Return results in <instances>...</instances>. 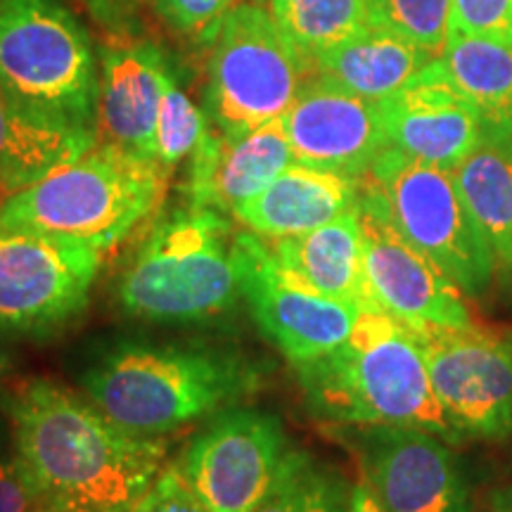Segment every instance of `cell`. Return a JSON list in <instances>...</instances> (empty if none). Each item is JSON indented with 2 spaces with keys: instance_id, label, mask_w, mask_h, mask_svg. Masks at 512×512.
Segmentation results:
<instances>
[{
  "instance_id": "1",
  "label": "cell",
  "mask_w": 512,
  "mask_h": 512,
  "mask_svg": "<svg viewBox=\"0 0 512 512\" xmlns=\"http://www.w3.org/2000/svg\"><path fill=\"white\" fill-rule=\"evenodd\" d=\"M15 453L48 498L131 512L164 467L169 446L121 427L93 401L31 380L8 403Z\"/></svg>"
},
{
  "instance_id": "2",
  "label": "cell",
  "mask_w": 512,
  "mask_h": 512,
  "mask_svg": "<svg viewBox=\"0 0 512 512\" xmlns=\"http://www.w3.org/2000/svg\"><path fill=\"white\" fill-rule=\"evenodd\" d=\"M294 370L306 411L325 425L418 427L465 441L434 394L413 330L392 313L361 311L337 349Z\"/></svg>"
},
{
  "instance_id": "3",
  "label": "cell",
  "mask_w": 512,
  "mask_h": 512,
  "mask_svg": "<svg viewBox=\"0 0 512 512\" xmlns=\"http://www.w3.org/2000/svg\"><path fill=\"white\" fill-rule=\"evenodd\" d=\"M81 382L88 399L121 427L159 437L254 394L261 368L235 351L121 344Z\"/></svg>"
},
{
  "instance_id": "4",
  "label": "cell",
  "mask_w": 512,
  "mask_h": 512,
  "mask_svg": "<svg viewBox=\"0 0 512 512\" xmlns=\"http://www.w3.org/2000/svg\"><path fill=\"white\" fill-rule=\"evenodd\" d=\"M169 174L112 143L55 166L0 204V226H19L112 249L155 214Z\"/></svg>"
},
{
  "instance_id": "5",
  "label": "cell",
  "mask_w": 512,
  "mask_h": 512,
  "mask_svg": "<svg viewBox=\"0 0 512 512\" xmlns=\"http://www.w3.org/2000/svg\"><path fill=\"white\" fill-rule=\"evenodd\" d=\"M238 299L233 223L195 204L159 219L119 280L121 309L155 323L226 316Z\"/></svg>"
},
{
  "instance_id": "6",
  "label": "cell",
  "mask_w": 512,
  "mask_h": 512,
  "mask_svg": "<svg viewBox=\"0 0 512 512\" xmlns=\"http://www.w3.org/2000/svg\"><path fill=\"white\" fill-rule=\"evenodd\" d=\"M0 83L50 117L98 131L93 43L62 0H0Z\"/></svg>"
},
{
  "instance_id": "7",
  "label": "cell",
  "mask_w": 512,
  "mask_h": 512,
  "mask_svg": "<svg viewBox=\"0 0 512 512\" xmlns=\"http://www.w3.org/2000/svg\"><path fill=\"white\" fill-rule=\"evenodd\" d=\"M368 176L382 190L389 219L467 297H484L496 266L482 230L465 207L453 171L418 162L389 145Z\"/></svg>"
},
{
  "instance_id": "8",
  "label": "cell",
  "mask_w": 512,
  "mask_h": 512,
  "mask_svg": "<svg viewBox=\"0 0 512 512\" xmlns=\"http://www.w3.org/2000/svg\"><path fill=\"white\" fill-rule=\"evenodd\" d=\"M309 76L271 15L240 3L223 19L211 50L207 114L216 131H252L283 119Z\"/></svg>"
},
{
  "instance_id": "9",
  "label": "cell",
  "mask_w": 512,
  "mask_h": 512,
  "mask_svg": "<svg viewBox=\"0 0 512 512\" xmlns=\"http://www.w3.org/2000/svg\"><path fill=\"white\" fill-rule=\"evenodd\" d=\"M100 249L41 230L0 226V328L50 335L88 306Z\"/></svg>"
},
{
  "instance_id": "10",
  "label": "cell",
  "mask_w": 512,
  "mask_h": 512,
  "mask_svg": "<svg viewBox=\"0 0 512 512\" xmlns=\"http://www.w3.org/2000/svg\"><path fill=\"white\" fill-rule=\"evenodd\" d=\"M434 394L467 439L512 437V330L422 325L411 328Z\"/></svg>"
},
{
  "instance_id": "11",
  "label": "cell",
  "mask_w": 512,
  "mask_h": 512,
  "mask_svg": "<svg viewBox=\"0 0 512 512\" xmlns=\"http://www.w3.org/2000/svg\"><path fill=\"white\" fill-rule=\"evenodd\" d=\"M384 512H472L475 494L448 441L418 427L335 425Z\"/></svg>"
},
{
  "instance_id": "12",
  "label": "cell",
  "mask_w": 512,
  "mask_h": 512,
  "mask_svg": "<svg viewBox=\"0 0 512 512\" xmlns=\"http://www.w3.org/2000/svg\"><path fill=\"white\" fill-rule=\"evenodd\" d=\"M290 451L280 418L233 408L190 441L178 465L211 512H252L271 491Z\"/></svg>"
},
{
  "instance_id": "13",
  "label": "cell",
  "mask_w": 512,
  "mask_h": 512,
  "mask_svg": "<svg viewBox=\"0 0 512 512\" xmlns=\"http://www.w3.org/2000/svg\"><path fill=\"white\" fill-rule=\"evenodd\" d=\"M235 259L256 325L294 368L330 354L351 335L361 309L292 283L252 230L235 233Z\"/></svg>"
},
{
  "instance_id": "14",
  "label": "cell",
  "mask_w": 512,
  "mask_h": 512,
  "mask_svg": "<svg viewBox=\"0 0 512 512\" xmlns=\"http://www.w3.org/2000/svg\"><path fill=\"white\" fill-rule=\"evenodd\" d=\"M356 209L368 285L377 306L408 328L470 325L463 292L394 228L382 190L368 174L361 178Z\"/></svg>"
},
{
  "instance_id": "15",
  "label": "cell",
  "mask_w": 512,
  "mask_h": 512,
  "mask_svg": "<svg viewBox=\"0 0 512 512\" xmlns=\"http://www.w3.org/2000/svg\"><path fill=\"white\" fill-rule=\"evenodd\" d=\"M294 162L363 178L389 147L380 102L311 74L283 117Z\"/></svg>"
},
{
  "instance_id": "16",
  "label": "cell",
  "mask_w": 512,
  "mask_h": 512,
  "mask_svg": "<svg viewBox=\"0 0 512 512\" xmlns=\"http://www.w3.org/2000/svg\"><path fill=\"white\" fill-rule=\"evenodd\" d=\"M389 145L418 162L458 169L484 140V124L434 57L401 91L380 100Z\"/></svg>"
},
{
  "instance_id": "17",
  "label": "cell",
  "mask_w": 512,
  "mask_h": 512,
  "mask_svg": "<svg viewBox=\"0 0 512 512\" xmlns=\"http://www.w3.org/2000/svg\"><path fill=\"white\" fill-rule=\"evenodd\" d=\"M190 157V204L233 216L294 164L283 119L245 133L207 128Z\"/></svg>"
},
{
  "instance_id": "18",
  "label": "cell",
  "mask_w": 512,
  "mask_h": 512,
  "mask_svg": "<svg viewBox=\"0 0 512 512\" xmlns=\"http://www.w3.org/2000/svg\"><path fill=\"white\" fill-rule=\"evenodd\" d=\"M166 74L169 62L155 43L100 50L98 133L105 143L155 159L157 112Z\"/></svg>"
},
{
  "instance_id": "19",
  "label": "cell",
  "mask_w": 512,
  "mask_h": 512,
  "mask_svg": "<svg viewBox=\"0 0 512 512\" xmlns=\"http://www.w3.org/2000/svg\"><path fill=\"white\" fill-rule=\"evenodd\" d=\"M356 207L311 233L264 238V242L275 264L292 283L323 297L347 302L361 311H375L380 306L368 285Z\"/></svg>"
},
{
  "instance_id": "20",
  "label": "cell",
  "mask_w": 512,
  "mask_h": 512,
  "mask_svg": "<svg viewBox=\"0 0 512 512\" xmlns=\"http://www.w3.org/2000/svg\"><path fill=\"white\" fill-rule=\"evenodd\" d=\"M361 178L294 162L242 204L235 219L259 238H292L339 219L358 204Z\"/></svg>"
},
{
  "instance_id": "21",
  "label": "cell",
  "mask_w": 512,
  "mask_h": 512,
  "mask_svg": "<svg viewBox=\"0 0 512 512\" xmlns=\"http://www.w3.org/2000/svg\"><path fill=\"white\" fill-rule=\"evenodd\" d=\"M98 145V131L50 117L0 83V202Z\"/></svg>"
},
{
  "instance_id": "22",
  "label": "cell",
  "mask_w": 512,
  "mask_h": 512,
  "mask_svg": "<svg viewBox=\"0 0 512 512\" xmlns=\"http://www.w3.org/2000/svg\"><path fill=\"white\" fill-rule=\"evenodd\" d=\"M432 60L434 57L411 38L373 24L349 41L318 55L313 74L380 102L401 91Z\"/></svg>"
},
{
  "instance_id": "23",
  "label": "cell",
  "mask_w": 512,
  "mask_h": 512,
  "mask_svg": "<svg viewBox=\"0 0 512 512\" xmlns=\"http://www.w3.org/2000/svg\"><path fill=\"white\" fill-rule=\"evenodd\" d=\"M453 178L491 249L498 283L512 292V136H486Z\"/></svg>"
},
{
  "instance_id": "24",
  "label": "cell",
  "mask_w": 512,
  "mask_h": 512,
  "mask_svg": "<svg viewBox=\"0 0 512 512\" xmlns=\"http://www.w3.org/2000/svg\"><path fill=\"white\" fill-rule=\"evenodd\" d=\"M439 60L458 91L477 110L486 136H512L510 43L451 31Z\"/></svg>"
},
{
  "instance_id": "25",
  "label": "cell",
  "mask_w": 512,
  "mask_h": 512,
  "mask_svg": "<svg viewBox=\"0 0 512 512\" xmlns=\"http://www.w3.org/2000/svg\"><path fill=\"white\" fill-rule=\"evenodd\" d=\"M266 12L311 74L318 55L373 27L368 0H266Z\"/></svg>"
},
{
  "instance_id": "26",
  "label": "cell",
  "mask_w": 512,
  "mask_h": 512,
  "mask_svg": "<svg viewBox=\"0 0 512 512\" xmlns=\"http://www.w3.org/2000/svg\"><path fill=\"white\" fill-rule=\"evenodd\" d=\"M351 484L337 467L292 448L271 491L252 512H347Z\"/></svg>"
},
{
  "instance_id": "27",
  "label": "cell",
  "mask_w": 512,
  "mask_h": 512,
  "mask_svg": "<svg viewBox=\"0 0 512 512\" xmlns=\"http://www.w3.org/2000/svg\"><path fill=\"white\" fill-rule=\"evenodd\" d=\"M204 133H207V114H204L190 95L178 86L176 76L166 74L162 100H159L157 128H155V159L166 174L176 164L195 152Z\"/></svg>"
},
{
  "instance_id": "28",
  "label": "cell",
  "mask_w": 512,
  "mask_h": 512,
  "mask_svg": "<svg viewBox=\"0 0 512 512\" xmlns=\"http://www.w3.org/2000/svg\"><path fill=\"white\" fill-rule=\"evenodd\" d=\"M370 19L439 57L451 34V0H368Z\"/></svg>"
},
{
  "instance_id": "29",
  "label": "cell",
  "mask_w": 512,
  "mask_h": 512,
  "mask_svg": "<svg viewBox=\"0 0 512 512\" xmlns=\"http://www.w3.org/2000/svg\"><path fill=\"white\" fill-rule=\"evenodd\" d=\"M150 3L171 29L202 46L216 41L223 19L235 8V0H150Z\"/></svg>"
},
{
  "instance_id": "30",
  "label": "cell",
  "mask_w": 512,
  "mask_h": 512,
  "mask_svg": "<svg viewBox=\"0 0 512 512\" xmlns=\"http://www.w3.org/2000/svg\"><path fill=\"white\" fill-rule=\"evenodd\" d=\"M451 31L512 46V0H451Z\"/></svg>"
},
{
  "instance_id": "31",
  "label": "cell",
  "mask_w": 512,
  "mask_h": 512,
  "mask_svg": "<svg viewBox=\"0 0 512 512\" xmlns=\"http://www.w3.org/2000/svg\"><path fill=\"white\" fill-rule=\"evenodd\" d=\"M131 512H211L192 491L188 479L181 472V465L174 463L162 467L150 489L138 498Z\"/></svg>"
},
{
  "instance_id": "32",
  "label": "cell",
  "mask_w": 512,
  "mask_h": 512,
  "mask_svg": "<svg viewBox=\"0 0 512 512\" xmlns=\"http://www.w3.org/2000/svg\"><path fill=\"white\" fill-rule=\"evenodd\" d=\"M48 501L17 453L0 448V512H38Z\"/></svg>"
},
{
  "instance_id": "33",
  "label": "cell",
  "mask_w": 512,
  "mask_h": 512,
  "mask_svg": "<svg viewBox=\"0 0 512 512\" xmlns=\"http://www.w3.org/2000/svg\"><path fill=\"white\" fill-rule=\"evenodd\" d=\"M472 512H512V482L491 486L475 498Z\"/></svg>"
},
{
  "instance_id": "34",
  "label": "cell",
  "mask_w": 512,
  "mask_h": 512,
  "mask_svg": "<svg viewBox=\"0 0 512 512\" xmlns=\"http://www.w3.org/2000/svg\"><path fill=\"white\" fill-rule=\"evenodd\" d=\"M347 512H384L380 501H377L375 491L370 489L368 479L363 475L356 484H351V496H349V510Z\"/></svg>"
},
{
  "instance_id": "35",
  "label": "cell",
  "mask_w": 512,
  "mask_h": 512,
  "mask_svg": "<svg viewBox=\"0 0 512 512\" xmlns=\"http://www.w3.org/2000/svg\"><path fill=\"white\" fill-rule=\"evenodd\" d=\"M12 368H15V354L10 347V332L0 328V387L8 380Z\"/></svg>"
},
{
  "instance_id": "36",
  "label": "cell",
  "mask_w": 512,
  "mask_h": 512,
  "mask_svg": "<svg viewBox=\"0 0 512 512\" xmlns=\"http://www.w3.org/2000/svg\"><path fill=\"white\" fill-rule=\"evenodd\" d=\"M38 512H107V510H100L95 508V505H88L81 501H69V498H50V501Z\"/></svg>"
},
{
  "instance_id": "37",
  "label": "cell",
  "mask_w": 512,
  "mask_h": 512,
  "mask_svg": "<svg viewBox=\"0 0 512 512\" xmlns=\"http://www.w3.org/2000/svg\"><path fill=\"white\" fill-rule=\"evenodd\" d=\"M88 3H91L95 10H107L117 3H126V0H88Z\"/></svg>"
},
{
  "instance_id": "38",
  "label": "cell",
  "mask_w": 512,
  "mask_h": 512,
  "mask_svg": "<svg viewBox=\"0 0 512 512\" xmlns=\"http://www.w3.org/2000/svg\"><path fill=\"white\" fill-rule=\"evenodd\" d=\"M0 204H3V202H0Z\"/></svg>"
}]
</instances>
